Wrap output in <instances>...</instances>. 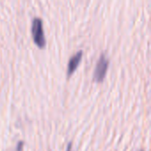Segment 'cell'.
Here are the masks:
<instances>
[{"instance_id": "obj_4", "label": "cell", "mask_w": 151, "mask_h": 151, "mask_svg": "<svg viewBox=\"0 0 151 151\" xmlns=\"http://www.w3.org/2000/svg\"><path fill=\"white\" fill-rule=\"evenodd\" d=\"M23 144H24V143H23V142H21V141H20V142L18 143V145H17V149H16V150H17V151H21Z\"/></svg>"}, {"instance_id": "obj_6", "label": "cell", "mask_w": 151, "mask_h": 151, "mask_svg": "<svg viewBox=\"0 0 151 151\" xmlns=\"http://www.w3.org/2000/svg\"><path fill=\"white\" fill-rule=\"evenodd\" d=\"M140 151H144V150H140Z\"/></svg>"}, {"instance_id": "obj_1", "label": "cell", "mask_w": 151, "mask_h": 151, "mask_svg": "<svg viewBox=\"0 0 151 151\" xmlns=\"http://www.w3.org/2000/svg\"><path fill=\"white\" fill-rule=\"evenodd\" d=\"M32 35L35 42L40 47L43 48L46 44V39L42 28V21L40 18L36 17L32 22Z\"/></svg>"}, {"instance_id": "obj_3", "label": "cell", "mask_w": 151, "mask_h": 151, "mask_svg": "<svg viewBox=\"0 0 151 151\" xmlns=\"http://www.w3.org/2000/svg\"><path fill=\"white\" fill-rule=\"evenodd\" d=\"M82 54H83V51L79 50L70 58V60L68 62V65H67V76L68 77L75 71V69L79 65V64L81 60V58H82Z\"/></svg>"}, {"instance_id": "obj_2", "label": "cell", "mask_w": 151, "mask_h": 151, "mask_svg": "<svg viewBox=\"0 0 151 151\" xmlns=\"http://www.w3.org/2000/svg\"><path fill=\"white\" fill-rule=\"evenodd\" d=\"M109 66V60L107 59L106 56L103 53L101 54L96 65V69L94 72V80L96 81H102L106 74L107 69Z\"/></svg>"}, {"instance_id": "obj_5", "label": "cell", "mask_w": 151, "mask_h": 151, "mask_svg": "<svg viewBox=\"0 0 151 151\" xmlns=\"http://www.w3.org/2000/svg\"><path fill=\"white\" fill-rule=\"evenodd\" d=\"M67 151H72V142H69V143H68V146H67Z\"/></svg>"}]
</instances>
